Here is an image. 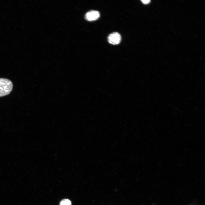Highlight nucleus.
Returning a JSON list of instances; mask_svg holds the SVG:
<instances>
[{
  "mask_svg": "<svg viewBox=\"0 0 205 205\" xmlns=\"http://www.w3.org/2000/svg\"><path fill=\"white\" fill-rule=\"evenodd\" d=\"M12 82L7 79L0 78V97L9 94L13 89Z\"/></svg>",
  "mask_w": 205,
  "mask_h": 205,
  "instance_id": "1",
  "label": "nucleus"
},
{
  "mask_svg": "<svg viewBox=\"0 0 205 205\" xmlns=\"http://www.w3.org/2000/svg\"><path fill=\"white\" fill-rule=\"evenodd\" d=\"M121 40V36L118 32H115L110 34L108 37V40L110 44L114 45L119 44Z\"/></svg>",
  "mask_w": 205,
  "mask_h": 205,
  "instance_id": "2",
  "label": "nucleus"
},
{
  "mask_svg": "<svg viewBox=\"0 0 205 205\" xmlns=\"http://www.w3.org/2000/svg\"><path fill=\"white\" fill-rule=\"evenodd\" d=\"M100 16L99 12L96 10H91L85 14V19L89 21H93L98 19Z\"/></svg>",
  "mask_w": 205,
  "mask_h": 205,
  "instance_id": "3",
  "label": "nucleus"
},
{
  "mask_svg": "<svg viewBox=\"0 0 205 205\" xmlns=\"http://www.w3.org/2000/svg\"><path fill=\"white\" fill-rule=\"evenodd\" d=\"M71 201L68 199L62 200L60 203V205H71Z\"/></svg>",
  "mask_w": 205,
  "mask_h": 205,
  "instance_id": "4",
  "label": "nucleus"
},
{
  "mask_svg": "<svg viewBox=\"0 0 205 205\" xmlns=\"http://www.w3.org/2000/svg\"><path fill=\"white\" fill-rule=\"evenodd\" d=\"M144 4H147L148 3L150 2V1L149 0H141V1Z\"/></svg>",
  "mask_w": 205,
  "mask_h": 205,
  "instance_id": "5",
  "label": "nucleus"
}]
</instances>
